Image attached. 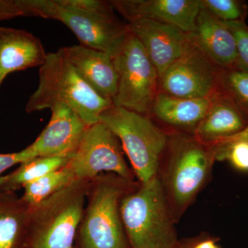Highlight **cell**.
Returning a JSON list of instances; mask_svg holds the SVG:
<instances>
[{
    "mask_svg": "<svg viewBox=\"0 0 248 248\" xmlns=\"http://www.w3.org/2000/svg\"><path fill=\"white\" fill-rule=\"evenodd\" d=\"M99 122L119 139L140 183L157 175L169 137L148 116L112 106L102 112Z\"/></svg>",
    "mask_w": 248,
    "mask_h": 248,
    "instance_id": "7",
    "label": "cell"
},
{
    "mask_svg": "<svg viewBox=\"0 0 248 248\" xmlns=\"http://www.w3.org/2000/svg\"><path fill=\"white\" fill-rule=\"evenodd\" d=\"M237 141H247L248 142V124L247 126L241 130L240 133L232 135V136L228 137V138L222 139L218 140V141L215 142L214 144L212 145L213 147H221L227 146V145L231 144L232 143Z\"/></svg>",
    "mask_w": 248,
    "mask_h": 248,
    "instance_id": "28",
    "label": "cell"
},
{
    "mask_svg": "<svg viewBox=\"0 0 248 248\" xmlns=\"http://www.w3.org/2000/svg\"></svg>",
    "mask_w": 248,
    "mask_h": 248,
    "instance_id": "31",
    "label": "cell"
},
{
    "mask_svg": "<svg viewBox=\"0 0 248 248\" xmlns=\"http://www.w3.org/2000/svg\"><path fill=\"white\" fill-rule=\"evenodd\" d=\"M223 71L195 45L160 77L161 92L187 99L211 97L222 91Z\"/></svg>",
    "mask_w": 248,
    "mask_h": 248,
    "instance_id": "10",
    "label": "cell"
},
{
    "mask_svg": "<svg viewBox=\"0 0 248 248\" xmlns=\"http://www.w3.org/2000/svg\"><path fill=\"white\" fill-rule=\"evenodd\" d=\"M62 105L69 108L86 125L99 122L102 112L113 106L80 76L63 48L47 54L39 70L38 86L26 105L29 113Z\"/></svg>",
    "mask_w": 248,
    "mask_h": 248,
    "instance_id": "2",
    "label": "cell"
},
{
    "mask_svg": "<svg viewBox=\"0 0 248 248\" xmlns=\"http://www.w3.org/2000/svg\"><path fill=\"white\" fill-rule=\"evenodd\" d=\"M194 42L205 55L223 69L236 65V45L232 34L224 22L202 8L196 21Z\"/></svg>",
    "mask_w": 248,
    "mask_h": 248,
    "instance_id": "16",
    "label": "cell"
},
{
    "mask_svg": "<svg viewBox=\"0 0 248 248\" xmlns=\"http://www.w3.org/2000/svg\"><path fill=\"white\" fill-rule=\"evenodd\" d=\"M26 16L19 0H0V21Z\"/></svg>",
    "mask_w": 248,
    "mask_h": 248,
    "instance_id": "27",
    "label": "cell"
},
{
    "mask_svg": "<svg viewBox=\"0 0 248 248\" xmlns=\"http://www.w3.org/2000/svg\"><path fill=\"white\" fill-rule=\"evenodd\" d=\"M215 159L227 160L241 172H248V142L237 141L221 147H213Z\"/></svg>",
    "mask_w": 248,
    "mask_h": 248,
    "instance_id": "24",
    "label": "cell"
},
{
    "mask_svg": "<svg viewBox=\"0 0 248 248\" xmlns=\"http://www.w3.org/2000/svg\"><path fill=\"white\" fill-rule=\"evenodd\" d=\"M62 48L84 81L101 97L112 102L118 85L113 59L104 52L80 45Z\"/></svg>",
    "mask_w": 248,
    "mask_h": 248,
    "instance_id": "14",
    "label": "cell"
},
{
    "mask_svg": "<svg viewBox=\"0 0 248 248\" xmlns=\"http://www.w3.org/2000/svg\"><path fill=\"white\" fill-rule=\"evenodd\" d=\"M231 31L236 45V68L248 73V27L244 21L224 22Z\"/></svg>",
    "mask_w": 248,
    "mask_h": 248,
    "instance_id": "25",
    "label": "cell"
},
{
    "mask_svg": "<svg viewBox=\"0 0 248 248\" xmlns=\"http://www.w3.org/2000/svg\"><path fill=\"white\" fill-rule=\"evenodd\" d=\"M27 16L63 23L80 45L114 58L123 50L130 31L117 17L110 1L102 0H19Z\"/></svg>",
    "mask_w": 248,
    "mask_h": 248,
    "instance_id": "1",
    "label": "cell"
},
{
    "mask_svg": "<svg viewBox=\"0 0 248 248\" xmlns=\"http://www.w3.org/2000/svg\"><path fill=\"white\" fill-rule=\"evenodd\" d=\"M76 179L68 164L45 174L24 187L21 197L30 208L40 203Z\"/></svg>",
    "mask_w": 248,
    "mask_h": 248,
    "instance_id": "21",
    "label": "cell"
},
{
    "mask_svg": "<svg viewBox=\"0 0 248 248\" xmlns=\"http://www.w3.org/2000/svg\"><path fill=\"white\" fill-rule=\"evenodd\" d=\"M112 59L118 77L114 107L148 116L159 93V76L141 42L130 32L122 51Z\"/></svg>",
    "mask_w": 248,
    "mask_h": 248,
    "instance_id": "8",
    "label": "cell"
},
{
    "mask_svg": "<svg viewBox=\"0 0 248 248\" xmlns=\"http://www.w3.org/2000/svg\"><path fill=\"white\" fill-rule=\"evenodd\" d=\"M138 186L111 173H103L90 182L82 218L74 248H131L122 222V198Z\"/></svg>",
    "mask_w": 248,
    "mask_h": 248,
    "instance_id": "3",
    "label": "cell"
},
{
    "mask_svg": "<svg viewBox=\"0 0 248 248\" xmlns=\"http://www.w3.org/2000/svg\"><path fill=\"white\" fill-rule=\"evenodd\" d=\"M5 79L4 77L0 76V85L1 84V83L3 82V81Z\"/></svg>",
    "mask_w": 248,
    "mask_h": 248,
    "instance_id": "30",
    "label": "cell"
},
{
    "mask_svg": "<svg viewBox=\"0 0 248 248\" xmlns=\"http://www.w3.org/2000/svg\"><path fill=\"white\" fill-rule=\"evenodd\" d=\"M51 112L48 125L28 146L35 157L73 155L89 128L74 111L65 106H56Z\"/></svg>",
    "mask_w": 248,
    "mask_h": 248,
    "instance_id": "13",
    "label": "cell"
},
{
    "mask_svg": "<svg viewBox=\"0 0 248 248\" xmlns=\"http://www.w3.org/2000/svg\"><path fill=\"white\" fill-rule=\"evenodd\" d=\"M72 156H37L22 163L14 172L0 177V193H16L45 174L66 166Z\"/></svg>",
    "mask_w": 248,
    "mask_h": 248,
    "instance_id": "20",
    "label": "cell"
},
{
    "mask_svg": "<svg viewBox=\"0 0 248 248\" xmlns=\"http://www.w3.org/2000/svg\"><path fill=\"white\" fill-rule=\"evenodd\" d=\"M192 248H219L212 240H205L195 245Z\"/></svg>",
    "mask_w": 248,
    "mask_h": 248,
    "instance_id": "29",
    "label": "cell"
},
{
    "mask_svg": "<svg viewBox=\"0 0 248 248\" xmlns=\"http://www.w3.org/2000/svg\"><path fill=\"white\" fill-rule=\"evenodd\" d=\"M129 31L141 42L160 77L196 45L190 33L179 28L147 19L127 23Z\"/></svg>",
    "mask_w": 248,
    "mask_h": 248,
    "instance_id": "11",
    "label": "cell"
},
{
    "mask_svg": "<svg viewBox=\"0 0 248 248\" xmlns=\"http://www.w3.org/2000/svg\"><path fill=\"white\" fill-rule=\"evenodd\" d=\"M218 93L211 97L187 99L159 92L151 112L165 124L194 133L210 110Z\"/></svg>",
    "mask_w": 248,
    "mask_h": 248,
    "instance_id": "18",
    "label": "cell"
},
{
    "mask_svg": "<svg viewBox=\"0 0 248 248\" xmlns=\"http://www.w3.org/2000/svg\"><path fill=\"white\" fill-rule=\"evenodd\" d=\"M35 158L29 147L17 153L0 154V177L3 172L16 164H21Z\"/></svg>",
    "mask_w": 248,
    "mask_h": 248,
    "instance_id": "26",
    "label": "cell"
},
{
    "mask_svg": "<svg viewBox=\"0 0 248 248\" xmlns=\"http://www.w3.org/2000/svg\"><path fill=\"white\" fill-rule=\"evenodd\" d=\"M0 248H31L30 207L16 193H0Z\"/></svg>",
    "mask_w": 248,
    "mask_h": 248,
    "instance_id": "19",
    "label": "cell"
},
{
    "mask_svg": "<svg viewBox=\"0 0 248 248\" xmlns=\"http://www.w3.org/2000/svg\"><path fill=\"white\" fill-rule=\"evenodd\" d=\"M166 150L167 159L158 177L175 221L203 187L216 159L212 146L184 134L169 137Z\"/></svg>",
    "mask_w": 248,
    "mask_h": 248,
    "instance_id": "5",
    "label": "cell"
},
{
    "mask_svg": "<svg viewBox=\"0 0 248 248\" xmlns=\"http://www.w3.org/2000/svg\"><path fill=\"white\" fill-rule=\"evenodd\" d=\"M90 182L75 179L30 208L31 248H74Z\"/></svg>",
    "mask_w": 248,
    "mask_h": 248,
    "instance_id": "6",
    "label": "cell"
},
{
    "mask_svg": "<svg viewBox=\"0 0 248 248\" xmlns=\"http://www.w3.org/2000/svg\"><path fill=\"white\" fill-rule=\"evenodd\" d=\"M47 54L41 41L27 31L0 27V76L40 67Z\"/></svg>",
    "mask_w": 248,
    "mask_h": 248,
    "instance_id": "15",
    "label": "cell"
},
{
    "mask_svg": "<svg viewBox=\"0 0 248 248\" xmlns=\"http://www.w3.org/2000/svg\"><path fill=\"white\" fill-rule=\"evenodd\" d=\"M248 124L247 114L221 91L197 125L193 136L204 144L212 146L218 140L240 133Z\"/></svg>",
    "mask_w": 248,
    "mask_h": 248,
    "instance_id": "17",
    "label": "cell"
},
{
    "mask_svg": "<svg viewBox=\"0 0 248 248\" xmlns=\"http://www.w3.org/2000/svg\"><path fill=\"white\" fill-rule=\"evenodd\" d=\"M221 90L248 115V73L239 68L223 69Z\"/></svg>",
    "mask_w": 248,
    "mask_h": 248,
    "instance_id": "22",
    "label": "cell"
},
{
    "mask_svg": "<svg viewBox=\"0 0 248 248\" xmlns=\"http://www.w3.org/2000/svg\"><path fill=\"white\" fill-rule=\"evenodd\" d=\"M120 213L131 248H177L174 220L158 175L124 196Z\"/></svg>",
    "mask_w": 248,
    "mask_h": 248,
    "instance_id": "4",
    "label": "cell"
},
{
    "mask_svg": "<svg viewBox=\"0 0 248 248\" xmlns=\"http://www.w3.org/2000/svg\"><path fill=\"white\" fill-rule=\"evenodd\" d=\"M119 139L101 122L90 125L68 166L78 179L92 180L104 172L134 181Z\"/></svg>",
    "mask_w": 248,
    "mask_h": 248,
    "instance_id": "9",
    "label": "cell"
},
{
    "mask_svg": "<svg viewBox=\"0 0 248 248\" xmlns=\"http://www.w3.org/2000/svg\"><path fill=\"white\" fill-rule=\"evenodd\" d=\"M201 6L221 22L244 21L246 8L236 0H200Z\"/></svg>",
    "mask_w": 248,
    "mask_h": 248,
    "instance_id": "23",
    "label": "cell"
},
{
    "mask_svg": "<svg viewBox=\"0 0 248 248\" xmlns=\"http://www.w3.org/2000/svg\"><path fill=\"white\" fill-rule=\"evenodd\" d=\"M114 9L128 22L147 19L193 33L200 14V0H113Z\"/></svg>",
    "mask_w": 248,
    "mask_h": 248,
    "instance_id": "12",
    "label": "cell"
}]
</instances>
